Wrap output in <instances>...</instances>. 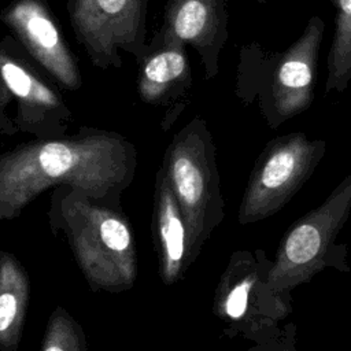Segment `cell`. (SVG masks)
<instances>
[{
  "instance_id": "1",
  "label": "cell",
  "mask_w": 351,
  "mask_h": 351,
  "mask_svg": "<svg viewBox=\"0 0 351 351\" xmlns=\"http://www.w3.org/2000/svg\"><path fill=\"white\" fill-rule=\"evenodd\" d=\"M137 171V149L122 134L90 126L33 138L0 154V221L12 219L51 186H71L117 206Z\"/></svg>"
},
{
  "instance_id": "2",
  "label": "cell",
  "mask_w": 351,
  "mask_h": 351,
  "mask_svg": "<svg viewBox=\"0 0 351 351\" xmlns=\"http://www.w3.org/2000/svg\"><path fill=\"white\" fill-rule=\"evenodd\" d=\"M92 291L123 292L137 278V248L130 225L115 206L71 186H56L48 210Z\"/></svg>"
},
{
  "instance_id": "3",
  "label": "cell",
  "mask_w": 351,
  "mask_h": 351,
  "mask_svg": "<svg viewBox=\"0 0 351 351\" xmlns=\"http://www.w3.org/2000/svg\"><path fill=\"white\" fill-rule=\"evenodd\" d=\"M324 33L325 22L313 15L284 51L269 49L258 41L240 47L234 95L244 106L256 104L271 129L310 108Z\"/></svg>"
},
{
  "instance_id": "4",
  "label": "cell",
  "mask_w": 351,
  "mask_h": 351,
  "mask_svg": "<svg viewBox=\"0 0 351 351\" xmlns=\"http://www.w3.org/2000/svg\"><path fill=\"white\" fill-rule=\"evenodd\" d=\"M160 169L186 226L191 266L225 217L215 144L206 119L195 117L173 136Z\"/></svg>"
},
{
  "instance_id": "5",
  "label": "cell",
  "mask_w": 351,
  "mask_h": 351,
  "mask_svg": "<svg viewBox=\"0 0 351 351\" xmlns=\"http://www.w3.org/2000/svg\"><path fill=\"white\" fill-rule=\"evenodd\" d=\"M12 117L18 132L34 138L64 136L73 122L60 88L8 33L0 37V108Z\"/></svg>"
},
{
  "instance_id": "6",
  "label": "cell",
  "mask_w": 351,
  "mask_h": 351,
  "mask_svg": "<svg viewBox=\"0 0 351 351\" xmlns=\"http://www.w3.org/2000/svg\"><path fill=\"white\" fill-rule=\"evenodd\" d=\"M326 151L324 140L292 132L270 140L251 171L239 208L240 225L277 214L308 180Z\"/></svg>"
},
{
  "instance_id": "7",
  "label": "cell",
  "mask_w": 351,
  "mask_h": 351,
  "mask_svg": "<svg viewBox=\"0 0 351 351\" xmlns=\"http://www.w3.org/2000/svg\"><path fill=\"white\" fill-rule=\"evenodd\" d=\"M351 211V173L315 210L285 232L266 278L270 295H281L308 281L324 266L333 240Z\"/></svg>"
},
{
  "instance_id": "8",
  "label": "cell",
  "mask_w": 351,
  "mask_h": 351,
  "mask_svg": "<svg viewBox=\"0 0 351 351\" xmlns=\"http://www.w3.org/2000/svg\"><path fill=\"white\" fill-rule=\"evenodd\" d=\"M149 0H67L66 11L74 37L100 70L121 69L119 51L138 63L148 47Z\"/></svg>"
},
{
  "instance_id": "9",
  "label": "cell",
  "mask_w": 351,
  "mask_h": 351,
  "mask_svg": "<svg viewBox=\"0 0 351 351\" xmlns=\"http://www.w3.org/2000/svg\"><path fill=\"white\" fill-rule=\"evenodd\" d=\"M0 23L60 89L82 86L77 58L47 0H11L0 8Z\"/></svg>"
},
{
  "instance_id": "10",
  "label": "cell",
  "mask_w": 351,
  "mask_h": 351,
  "mask_svg": "<svg viewBox=\"0 0 351 351\" xmlns=\"http://www.w3.org/2000/svg\"><path fill=\"white\" fill-rule=\"evenodd\" d=\"M229 1L167 0L162 23L148 40V47L169 43L191 45L200 59L204 80H214L229 38Z\"/></svg>"
},
{
  "instance_id": "11",
  "label": "cell",
  "mask_w": 351,
  "mask_h": 351,
  "mask_svg": "<svg viewBox=\"0 0 351 351\" xmlns=\"http://www.w3.org/2000/svg\"><path fill=\"white\" fill-rule=\"evenodd\" d=\"M137 66L138 97L145 104L165 108L162 128L166 130L173 126L189 101L193 78L186 45L169 43L147 47Z\"/></svg>"
},
{
  "instance_id": "12",
  "label": "cell",
  "mask_w": 351,
  "mask_h": 351,
  "mask_svg": "<svg viewBox=\"0 0 351 351\" xmlns=\"http://www.w3.org/2000/svg\"><path fill=\"white\" fill-rule=\"evenodd\" d=\"M154 237L159 274L166 285L182 278L188 263L186 226L174 192L159 167L154 193Z\"/></svg>"
},
{
  "instance_id": "13",
  "label": "cell",
  "mask_w": 351,
  "mask_h": 351,
  "mask_svg": "<svg viewBox=\"0 0 351 351\" xmlns=\"http://www.w3.org/2000/svg\"><path fill=\"white\" fill-rule=\"evenodd\" d=\"M30 300V278L19 259L0 251V351L21 343Z\"/></svg>"
},
{
  "instance_id": "14",
  "label": "cell",
  "mask_w": 351,
  "mask_h": 351,
  "mask_svg": "<svg viewBox=\"0 0 351 351\" xmlns=\"http://www.w3.org/2000/svg\"><path fill=\"white\" fill-rule=\"evenodd\" d=\"M259 265L250 252L233 254L214 298V313L225 324H243L258 288Z\"/></svg>"
},
{
  "instance_id": "15",
  "label": "cell",
  "mask_w": 351,
  "mask_h": 351,
  "mask_svg": "<svg viewBox=\"0 0 351 351\" xmlns=\"http://www.w3.org/2000/svg\"><path fill=\"white\" fill-rule=\"evenodd\" d=\"M335 18L333 34L326 56L324 96L343 93L351 81V0H330Z\"/></svg>"
},
{
  "instance_id": "16",
  "label": "cell",
  "mask_w": 351,
  "mask_h": 351,
  "mask_svg": "<svg viewBox=\"0 0 351 351\" xmlns=\"http://www.w3.org/2000/svg\"><path fill=\"white\" fill-rule=\"evenodd\" d=\"M40 351H86V339L81 325L62 306L52 311Z\"/></svg>"
},
{
  "instance_id": "17",
  "label": "cell",
  "mask_w": 351,
  "mask_h": 351,
  "mask_svg": "<svg viewBox=\"0 0 351 351\" xmlns=\"http://www.w3.org/2000/svg\"><path fill=\"white\" fill-rule=\"evenodd\" d=\"M18 133V128L10 114H7L3 108H0V137L14 136Z\"/></svg>"
},
{
  "instance_id": "18",
  "label": "cell",
  "mask_w": 351,
  "mask_h": 351,
  "mask_svg": "<svg viewBox=\"0 0 351 351\" xmlns=\"http://www.w3.org/2000/svg\"><path fill=\"white\" fill-rule=\"evenodd\" d=\"M254 1H256L258 4H266V3H270L273 0H254Z\"/></svg>"
}]
</instances>
